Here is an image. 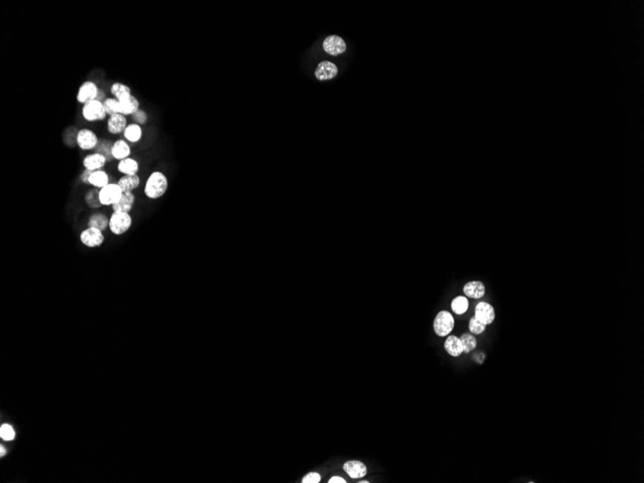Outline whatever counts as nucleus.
<instances>
[{
	"label": "nucleus",
	"mask_w": 644,
	"mask_h": 483,
	"mask_svg": "<svg viewBox=\"0 0 644 483\" xmlns=\"http://www.w3.org/2000/svg\"><path fill=\"white\" fill-rule=\"evenodd\" d=\"M111 153H112V157L114 159H117V160L121 161L123 159H126V158L131 157L132 148L126 140L119 139V140H117V141H115L113 143Z\"/></svg>",
	"instance_id": "dca6fc26"
},
{
	"label": "nucleus",
	"mask_w": 644,
	"mask_h": 483,
	"mask_svg": "<svg viewBox=\"0 0 644 483\" xmlns=\"http://www.w3.org/2000/svg\"><path fill=\"white\" fill-rule=\"evenodd\" d=\"M98 140L99 139L97 138L96 134L89 129H81L76 133V144L83 151L95 150Z\"/></svg>",
	"instance_id": "0eeeda50"
},
{
	"label": "nucleus",
	"mask_w": 644,
	"mask_h": 483,
	"mask_svg": "<svg viewBox=\"0 0 644 483\" xmlns=\"http://www.w3.org/2000/svg\"><path fill=\"white\" fill-rule=\"evenodd\" d=\"M4 453H5V449H4V447H0V455H1V456H3V455H4Z\"/></svg>",
	"instance_id": "4c0bfd02"
},
{
	"label": "nucleus",
	"mask_w": 644,
	"mask_h": 483,
	"mask_svg": "<svg viewBox=\"0 0 644 483\" xmlns=\"http://www.w3.org/2000/svg\"><path fill=\"white\" fill-rule=\"evenodd\" d=\"M132 217L127 212L113 211L109 217V229L114 235H123L132 228Z\"/></svg>",
	"instance_id": "f03ea898"
},
{
	"label": "nucleus",
	"mask_w": 644,
	"mask_h": 483,
	"mask_svg": "<svg viewBox=\"0 0 644 483\" xmlns=\"http://www.w3.org/2000/svg\"><path fill=\"white\" fill-rule=\"evenodd\" d=\"M329 483H346V479L341 476H333L329 479Z\"/></svg>",
	"instance_id": "e433bc0d"
},
{
	"label": "nucleus",
	"mask_w": 644,
	"mask_h": 483,
	"mask_svg": "<svg viewBox=\"0 0 644 483\" xmlns=\"http://www.w3.org/2000/svg\"><path fill=\"white\" fill-rule=\"evenodd\" d=\"M123 190L118 183H108L106 186L99 189V201L102 205L117 204L123 196Z\"/></svg>",
	"instance_id": "39448f33"
},
{
	"label": "nucleus",
	"mask_w": 644,
	"mask_h": 483,
	"mask_svg": "<svg viewBox=\"0 0 644 483\" xmlns=\"http://www.w3.org/2000/svg\"><path fill=\"white\" fill-rule=\"evenodd\" d=\"M109 181L110 180H109V175H108V172H105L103 170H97V171H94L91 174V176L89 178V185H92L95 188L100 189V188L106 186L108 183H110Z\"/></svg>",
	"instance_id": "b1692460"
},
{
	"label": "nucleus",
	"mask_w": 644,
	"mask_h": 483,
	"mask_svg": "<svg viewBox=\"0 0 644 483\" xmlns=\"http://www.w3.org/2000/svg\"><path fill=\"white\" fill-rule=\"evenodd\" d=\"M475 316L480 322L487 326L492 324L495 320V309L489 303L479 302L475 309Z\"/></svg>",
	"instance_id": "9d476101"
},
{
	"label": "nucleus",
	"mask_w": 644,
	"mask_h": 483,
	"mask_svg": "<svg viewBox=\"0 0 644 483\" xmlns=\"http://www.w3.org/2000/svg\"><path fill=\"white\" fill-rule=\"evenodd\" d=\"M113 143H114V142L109 141V140H105V139H99V140H98V143H97V145L95 147V149L94 151H95V153H99V154H101L102 156H104L105 158H106V160H108V162H109V161H111L112 159H114L113 157H112V153H111Z\"/></svg>",
	"instance_id": "bb28decb"
},
{
	"label": "nucleus",
	"mask_w": 644,
	"mask_h": 483,
	"mask_svg": "<svg viewBox=\"0 0 644 483\" xmlns=\"http://www.w3.org/2000/svg\"><path fill=\"white\" fill-rule=\"evenodd\" d=\"M455 321L454 315L448 311H441L435 316L433 328L434 332L439 337L449 336L454 330Z\"/></svg>",
	"instance_id": "7ed1b4c3"
},
{
	"label": "nucleus",
	"mask_w": 644,
	"mask_h": 483,
	"mask_svg": "<svg viewBox=\"0 0 644 483\" xmlns=\"http://www.w3.org/2000/svg\"><path fill=\"white\" fill-rule=\"evenodd\" d=\"M128 127V120L123 114H114L109 116L108 120V132L113 135L124 133Z\"/></svg>",
	"instance_id": "ddd939ff"
},
{
	"label": "nucleus",
	"mask_w": 644,
	"mask_h": 483,
	"mask_svg": "<svg viewBox=\"0 0 644 483\" xmlns=\"http://www.w3.org/2000/svg\"><path fill=\"white\" fill-rule=\"evenodd\" d=\"M444 347L446 351L453 357H459L463 353V346H462L460 338L454 335L448 336V338H446V341L444 343Z\"/></svg>",
	"instance_id": "6ab92c4d"
},
{
	"label": "nucleus",
	"mask_w": 644,
	"mask_h": 483,
	"mask_svg": "<svg viewBox=\"0 0 644 483\" xmlns=\"http://www.w3.org/2000/svg\"><path fill=\"white\" fill-rule=\"evenodd\" d=\"M142 135H143L142 128L135 123L128 125V127L124 132V137L128 142H131V143L139 142L142 138Z\"/></svg>",
	"instance_id": "393cba45"
},
{
	"label": "nucleus",
	"mask_w": 644,
	"mask_h": 483,
	"mask_svg": "<svg viewBox=\"0 0 644 483\" xmlns=\"http://www.w3.org/2000/svg\"><path fill=\"white\" fill-rule=\"evenodd\" d=\"M139 162L132 157L121 160L117 166V169L123 175H136L139 172Z\"/></svg>",
	"instance_id": "412c9836"
},
{
	"label": "nucleus",
	"mask_w": 644,
	"mask_h": 483,
	"mask_svg": "<svg viewBox=\"0 0 644 483\" xmlns=\"http://www.w3.org/2000/svg\"><path fill=\"white\" fill-rule=\"evenodd\" d=\"M344 471H346L351 478L357 479V478L364 477L368 472V469L363 462L357 461V460H351L345 463Z\"/></svg>",
	"instance_id": "f8f14e48"
},
{
	"label": "nucleus",
	"mask_w": 644,
	"mask_h": 483,
	"mask_svg": "<svg viewBox=\"0 0 644 483\" xmlns=\"http://www.w3.org/2000/svg\"><path fill=\"white\" fill-rule=\"evenodd\" d=\"M98 87L95 84V82L91 80H87L80 85L77 95H76V100L79 103H86L91 100H94L96 98L97 93H98Z\"/></svg>",
	"instance_id": "1a4fd4ad"
},
{
	"label": "nucleus",
	"mask_w": 644,
	"mask_h": 483,
	"mask_svg": "<svg viewBox=\"0 0 644 483\" xmlns=\"http://www.w3.org/2000/svg\"><path fill=\"white\" fill-rule=\"evenodd\" d=\"M81 114L84 120L87 122L102 121L108 115L103 103L96 99L84 103Z\"/></svg>",
	"instance_id": "20e7f679"
},
{
	"label": "nucleus",
	"mask_w": 644,
	"mask_h": 483,
	"mask_svg": "<svg viewBox=\"0 0 644 483\" xmlns=\"http://www.w3.org/2000/svg\"><path fill=\"white\" fill-rule=\"evenodd\" d=\"M110 92L111 95L119 101H124L132 96V89L130 86L121 82H115L111 85Z\"/></svg>",
	"instance_id": "4be33fe9"
},
{
	"label": "nucleus",
	"mask_w": 644,
	"mask_h": 483,
	"mask_svg": "<svg viewBox=\"0 0 644 483\" xmlns=\"http://www.w3.org/2000/svg\"><path fill=\"white\" fill-rule=\"evenodd\" d=\"M135 200L136 198L133 192H125L123 193V196L119 202L112 205V210L117 212L130 213L132 211L133 205L135 204Z\"/></svg>",
	"instance_id": "f3484780"
},
{
	"label": "nucleus",
	"mask_w": 644,
	"mask_h": 483,
	"mask_svg": "<svg viewBox=\"0 0 644 483\" xmlns=\"http://www.w3.org/2000/svg\"><path fill=\"white\" fill-rule=\"evenodd\" d=\"M15 430L10 424H3L0 429V436L3 440L11 441L15 438Z\"/></svg>",
	"instance_id": "2f4dec72"
},
{
	"label": "nucleus",
	"mask_w": 644,
	"mask_h": 483,
	"mask_svg": "<svg viewBox=\"0 0 644 483\" xmlns=\"http://www.w3.org/2000/svg\"><path fill=\"white\" fill-rule=\"evenodd\" d=\"M469 309V300L466 296H457L452 301V310L454 314L461 315L465 314Z\"/></svg>",
	"instance_id": "cd10ccee"
},
{
	"label": "nucleus",
	"mask_w": 644,
	"mask_h": 483,
	"mask_svg": "<svg viewBox=\"0 0 644 483\" xmlns=\"http://www.w3.org/2000/svg\"><path fill=\"white\" fill-rule=\"evenodd\" d=\"M320 480H321V476H320V474H319L318 472H309L308 474H306V475L303 477V479H302V481H301V482L318 483L320 482Z\"/></svg>",
	"instance_id": "72a5a7b5"
},
{
	"label": "nucleus",
	"mask_w": 644,
	"mask_h": 483,
	"mask_svg": "<svg viewBox=\"0 0 644 483\" xmlns=\"http://www.w3.org/2000/svg\"><path fill=\"white\" fill-rule=\"evenodd\" d=\"M359 482H360V483H369V482H370V481H368V480H362V481H359Z\"/></svg>",
	"instance_id": "58836bf2"
},
{
	"label": "nucleus",
	"mask_w": 644,
	"mask_h": 483,
	"mask_svg": "<svg viewBox=\"0 0 644 483\" xmlns=\"http://www.w3.org/2000/svg\"><path fill=\"white\" fill-rule=\"evenodd\" d=\"M103 106L108 116L120 114V102L115 97H108L103 101Z\"/></svg>",
	"instance_id": "c756f323"
},
{
	"label": "nucleus",
	"mask_w": 644,
	"mask_h": 483,
	"mask_svg": "<svg viewBox=\"0 0 644 483\" xmlns=\"http://www.w3.org/2000/svg\"><path fill=\"white\" fill-rule=\"evenodd\" d=\"M469 330L474 335H480L485 332L486 325L480 322L476 316H473L469 322Z\"/></svg>",
	"instance_id": "7c9ffc66"
},
{
	"label": "nucleus",
	"mask_w": 644,
	"mask_h": 483,
	"mask_svg": "<svg viewBox=\"0 0 644 483\" xmlns=\"http://www.w3.org/2000/svg\"><path fill=\"white\" fill-rule=\"evenodd\" d=\"M84 201L90 208H93V209L99 208L102 205L99 201V189L92 188L88 190L84 196Z\"/></svg>",
	"instance_id": "a878e982"
},
{
	"label": "nucleus",
	"mask_w": 644,
	"mask_h": 483,
	"mask_svg": "<svg viewBox=\"0 0 644 483\" xmlns=\"http://www.w3.org/2000/svg\"><path fill=\"white\" fill-rule=\"evenodd\" d=\"M460 340L463 346V353H470L472 351L475 350L477 348V338H475L474 335L465 333L460 337Z\"/></svg>",
	"instance_id": "c85d7f7f"
},
{
	"label": "nucleus",
	"mask_w": 644,
	"mask_h": 483,
	"mask_svg": "<svg viewBox=\"0 0 644 483\" xmlns=\"http://www.w3.org/2000/svg\"><path fill=\"white\" fill-rule=\"evenodd\" d=\"M106 98H108V97H105V93H104V91H103V90H101V89L99 88V89H98L97 96H96V98H95V99L103 103V101H104Z\"/></svg>",
	"instance_id": "c9c22d12"
},
{
	"label": "nucleus",
	"mask_w": 644,
	"mask_h": 483,
	"mask_svg": "<svg viewBox=\"0 0 644 483\" xmlns=\"http://www.w3.org/2000/svg\"><path fill=\"white\" fill-rule=\"evenodd\" d=\"M338 72H339L338 67L335 65L334 63L329 61H322L318 64L314 72V75L318 80L325 81V80H331L335 78L338 74Z\"/></svg>",
	"instance_id": "9b49d317"
},
{
	"label": "nucleus",
	"mask_w": 644,
	"mask_h": 483,
	"mask_svg": "<svg viewBox=\"0 0 644 483\" xmlns=\"http://www.w3.org/2000/svg\"><path fill=\"white\" fill-rule=\"evenodd\" d=\"M132 121L134 122L135 124L139 125V126H141V125H145V124L147 123V121H148V115H147L146 111L143 110V109H139L138 111H136V112L132 115Z\"/></svg>",
	"instance_id": "473e14b6"
},
{
	"label": "nucleus",
	"mask_w": 644,
	"mask_h": 483,
	"mask_svg": "<svg viewBox=\"0 0 644 483\" xmlns=\"http://www.w3.org/2000/svg\"><path fill=\"white\" fill-rule=\"evenodd\" d=\"M80 241L88 248L100 247L104 241L105 236L103 231L95 228H87L80 232Z\"/></svg>",
	"instance_id": "423d86ee"
},
{
	"label": "nucleus",
	"mask_w": 644,
	"mask_h": 483,
	"mask_svg": "<svg viewBox=\"0 0 644 483\" xmlns=\"http://www.w3.org/2000/svg\"><path fill=\"white\" fill-rule=\"evenodd\" d=\"M463 292L467 297L473 298V299H480L484 296L486 290L485 286L482 282L480 281H472L467 283L464 288H463Z\"/></svg>",
	"instance_id": "2eb2a0df"
},
{
	"label": "nucleus",
	"mask_w": 644,
	"mask_h": 483,
	"mask_svg": "<svg viewBox=\"0 0 644 483\" xmlns=\"http://www.w3.org/2000/svg\"><path fill=\"white\" fill-rule=\"evenodd\" d=\"M322 47L326 53L332 56L340 55L346 52V42L344 41L343 38L338 35H330L327 37L324 40Z\"/></svg>",
	"instance_id": "6e6552de"
},
{
	"label": "nucleus",
	"mask_w": 644,
	"mask_h": 483,
	"mask_svg": "<svg viewBox=\"0 0 644 483\" xmlns=\"http://www.w3.org/2000/svg\"><path fill=\"white\" fill-rule=\"evenodd\" d=\"M141 179L136 175H124L121 177L118 181V185L122 188L123 192H133V190L137 189L140 185Z\"/></svg>",
	"instance_id": "a211bd4d"
},
{
	"label": "nucleus",
	"mask_w": 644,
	"mask_h": 483,
	"mask_svg": "<svg viewBox=\"0 0 644 483\" xmlns=\"http://www.w3.org/2000/svg\"><path fill=\"white\" fill-rule=\"evenodd\" d=\"M92 173H93V171L84 169L83 172L81 173V175H80V177H79L81 182H83L84 184H89V178H90V176H91V174H92Z\"/></svg>",
	"instance_id": "f704fd0d"
},
{
	"label": "nucleus",
	"mask_w": 644,
	"mask_h": 483,
	"mask_svg": "<svg viewBox=\"0 0 644 483\" xmlns=\"http://www.w3.org/2000/svg\"><path fill=\"white\" fill-rule=\"evenodd\" d=\"M87 226L88 228H95L104 231L109 229V218L101 212H95L88 219Z\"/></svg>",
	"instance_id": "aec40b11"
},
{
	"label": "nucleus",
	"mask_w": 644,
	"mask_h": 483,
	"mask_svg": "<svg viewBox=\"0 0 644 483\" xmlns=\"http://www.w3.org/2000/svg\"><path fill=\"white\" fill-rule=\"evenodd\" d=\"M168 186L167 177L160 171H155L151 173L145 183L144 193L151 200H157L166 193Z\"/></svg>",
	"instance_id": "f257e3e1"
},
{
	"label": "nucleus",
	"mask_w": 644,
	"mask_h": 483,
	"mask_svg": "<svg viewBox=\"0 0 644 483\" xmlns=\"http://www.w3.org/2000/svg\"><path fill=\"white\" fill-rule=\"evenodd\" d=\"M106 162L108 160L104 156H102L99 153H93L84 157L82 164H83L84 169L90 170L94 172L103 168Z\"/></svg>",
	"instance_id": "4468645a"
},
{
	"label": "nucleus",
	"mask_w": 644,
	"mask_h": 483,
	"mask_svg": "<svg viewBox=\"0 0 644 483\" xmlns=\"http://www.w3.org/2000/svg\"><path fill=\"white\" fill-rule=\"evenodd\" d=\"M119 102L120 114H123L125 116H132L136 111L140 109L139 100L132 95L128 99L124 101H119Z\"/></svg>",
	"instance_id": "5701e85b"
}]
</instances>
